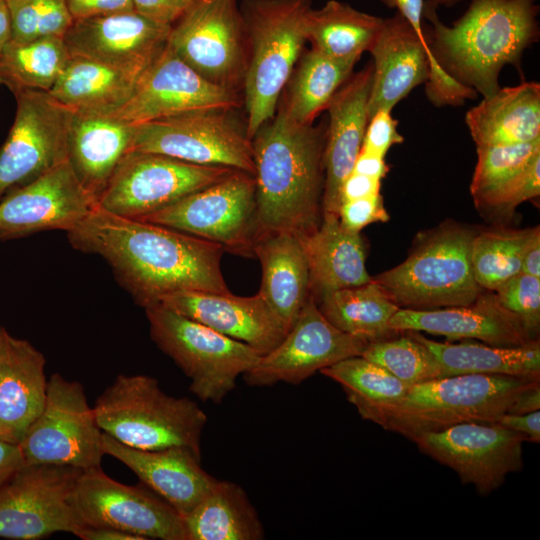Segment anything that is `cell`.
<instances>
[{
    "label": "cell",
    "mask_w": 540,
    "mask_h": 540,
    "mask_svg": "<svg viewBox=\"0 0 540 540\" xmlns=\"http://www.w3.org/2000/svg\"><path fill=\"white\" fill-rule=\"evenodd\" d=\"M66 233L74 249L102 257L143 308L183 291L231 292L219 244L98 206Z\"/></svg>",
    "instance_id": "1"
},
{
    "label": "cell",
    "mask_w": 540,
    "mask_h": 540,
    "mask_svg": "<svg viewBox=\"0 0 540 540\" xmlns=\"http://www.w3.org/2000/svg\"><path fill=\"white\" fill-rule=\"evenodd\" d=\"M324 142L322 126L297 123L282 105L253 136L255 240L278 232L300 238L317 229L322 219Z\"/></svg>",
    "instance_id": "2"
},
{
    "label": "cell",
    "mask_w": 540,
    "mask_h": 540,
    "mask_svg": "<svg viewBox=\"0 0 540 540\" xmlns=\"http://www.w3.org/2000/svg\"><path fill=\"white\" fill-rule=\"evenodd\" d=\"M535 0H471L451 26L437 14L424 28L434 62L460 85L483 98L500 89L499 74L513 65L522 75L524 51L539 39Z\"/></svg>",
    "instance_id": "3"
},
{
    "label": "cell",
    "mask_w": 540,
    "mask_h": 540,
    "mask_svg": "<svg viewBox=\"0 0 540 540\" xmlns=\"http://www.w3.org/2000/svg\"><path fill=\"white\" fill-rule=\"evenodd\" d=\"M540 378L460 374L411 385L396 404L371 421L410 441L429 432L471 421L494 422Z\"/></svg>",
    "instance_id": "4"
},
{
    "label": "cell",
    "mask_w": 540,
    "mask_h": 540,
    "mask_svg": "<svg viewBox=\"0 0 540 540\" xmlns=\"http://www.w3.org/2000/svg\"><path fill=\"white\" fill-rule=\"evenodd\" d=\"M311 4L312 0H243L239 6L249 46L243 89L250 140L277 111L307 42Z\"/></svg>",
    "instance_id": "5"
},
{
    "label": "cell",
    "mask_w": 540,
    "mask_h": 540,
    "mask_svg": "<svg viewBox=\"0 0 540 540\" xmlns=\"http://www.w3.org/2000/svg\"><path fill=\"white\" fill-rule=\"evenodd\" d=\"M103 433L140 450L186 446L201 454L207 423L202 409L187 397L166 394L148 375H118L93 407Z\"/></svg>",
    "instance_id": "6"
},
{
    "label": "cell",
    "mask_w": 540,
    "mask_h": 540,
    "mask_svg": "<svg viewBox=\"0 0 540 540\" xmlns=\"http://www.w3.org/2000/svg\"><path fill=\"white\" fill-rule=\"evenodd\" d=\"M476 231L445 221L422 233L400 264L372 278L399 308L469 305L482 293L471 266Z\"/></svg>",
    "instance_id": "7"
},
{
    "label": "cell",
    "mask_w": 540,
    "mask_h": 540,
    "mask_svg": "<svg viewBox=\"0 0 540 540\" xmlns=\"http://www.w3.org/2000/svg\"><path fill=\"white\" fill-rule=\"evenodd\" d=\"M151 339L190 379L201 401L220 403L261 354L160 304L144 308Z\"/></svg>",
    "instance_id": "8"
},
{
    "label": "cell",
    "mask_w": 540,
    "mask_h": 540,
    "mask_svg": "<svg viewBox=\"0 0 540 540\" xmlns=\"http://www.w3.org/2000/svg\"><path fill=\"white\" fill-rule=\"evenodd\" d=\"M369 52L373 65L369 119L380 109L392 110L423 83L429 101L437 107L459 106L477 96L474 90L457 83L434 62L427 41L397 12L384 19Z\"/></svg>",
    "instance_id": "9"
},
{
    "label": "cell",
    "mask_w": 540,
    "mask_h": 540,
    "mask_svg": "<svg viewBox=\"0 0 540 540\" xmlns=\"http://www.w3.org/2000/svg\"><path fill=\"white\" fill-rule=\"evenodd\" d=\"M167 45L207 81L243 87L249 46L236 0H194L171 26Z\"/></svg>",
    "instance_id": "10"
},
{
    "label": "cell",
    "mask_w": 540,
    "mask_h": 540,
    "mask_svg": "<svg viewBox=\"0 0 540 540\" xmlns=\"http://www.w3.org/2000/svg\"><path fill=\"white\" fill-rule=\"evenodd\" d=\"M254 175L235 170L142 220L219 244L224 251L252 257L255 241Z\"/></svg>",
    "instance_id": "11"
},
{
    "label": "cell",
    "mask_w": 540,
    "mask_h": 540,
    "mask_svg": "<svg viewBox=\"0 0 540 540\" xmlns=\"http://www.w3.org/2000/svg\"><path fill=\"white\" fill-rule=\"evenodd\" d=\"M231 110L195 111L135 125L131 150L254 175L251 140Z\"/></svg>",
    "instance_id": "12"
},
{
    "label": "cell",
    "mask_w": 540,
    "mask_h": 540,
    "mask_svg": "<svg viewBox=\"0 0 540 540\" xmlns=\"http://www.w3.org/2000/svg\"><path fill=\"white\" fill-rule=\"evenodd\" d=\"M93 407L83 385L54 373L44 408L18 444L25 465L57 464L86 470L105 455Z\"/></svg>",
    "instance_id": "13"
},
{
    "label": "cell",
    "mask_w": 540,
    "mask_h": 540,
    "mask_svg": "<svg viewBox=\"0 0 540 540\" xmlns=\"http://www.w3.org/2000/svg\"><path fill=\"white\" fill-rule=\"evenodd\" d=\"M235 170L131 150L117 165L97 206L120 217L141 219L220 181Z\"/></svg>",
    "instance_id": "14"
},
{
    "label": "cell",
    "mask_w": 540,
    "mask_h": 540,
    "mask_svg": "<svg viewBox=\"0 0 540 540\" xmlns=\"http://www.w3.org/2000/svg\"><path fill=\"white\" fill-rule=\"evenodd\" d=\"M70 502L82 527H111L143 540H188L183 518L165 500L112 479L101 466L82 470Z\"/></svg>",
    "instance_id": "15"
},
{
    "label": "cell",
    "mask_w": 540,
    "mask_h": 540,
    "mask_svg": "<svg viewBox=\"0 0 540 540\" xmlns=\"http://www.w3.org/2000/svg\"><path fill=\"white\" fill-rule=\"evenodd\" d=\"M15 119L0 147V200L67 161L73 110L46 91L15 94Z\"/></svg>",
    "instance_id": "16"
},
{
    "label": "cell",
    "mask_w": 540,
    "mask_h": 540,
    "mask_svg": "<svg viewBox=\"0 0 540 540\" xmlns=\"http://www.w3.org/2000/svg\"><path fill=\"white\" fill-rule=\"evenodd\" d=\"M81 469L57 464L24 465L0 487V537L38 540L82 527L70 497Z\"/></svg>",
    "instance_id": "17"
},
{
    "label": "cell",
    "mask_w": 540,
    "mask_h": 540,
    "mask_svg": "<svg viewBox=\"0 0 540 540\" xmlns=\"http://www.w3.org/2000/svg\"><path fill=\"white\" fill-rule=\"evenodd\" d=\"M418 449L453 469L462 483L480 495L497 490L511 473L523 467L526 438L494 422L471 421L421 434Z\"/></svg>",
    "instance_id": "18"
},
{
    "label": "cell",
    "mask_w": 540,
    "mask_h": 540,
    "mask_svg": "<svg viewBox=\"0 0 540 540\" xmlns=\"http://www.w3.org/2000/svg\"><path fill=\"white\" fill-rule=\"evenodd\" d=\"M368 344L333 326L310 295L283 340L242 376L250 386L298 385L323 368L361 355Z\"/></svg>",
    "instance_id": "19"
},
{
    "label": "cell",
    "mask_w": 540,
    "mask_h": 540,
    "mask_svg": "<svg viewBox=\"0 0 540 540\" xmlns=\"http://www.w3.org/2000/svg\"><path fill=\"white\" fill-rule=\"evenodd\" d=\"M239 106L237 91L207 81L167 45L137 78L127 102L110 115L138 125L189 112Z\"/></svg>",
    "instance_id": "20"
},
{
    "label": "cell",
    "mask_w": 540,
    "mask_h": 540,
    "mask_svg": "<svg viewBox=\"0 0 540 540\" xmlns=\"http://www.w3.org/2000/svg\"><path fill=\"white\" fill-rule=\"evenodd\" d=\"M171 26L128 11L75 20L63 36L70 56L137 79L167 47Z\"/></svg>",
    "instance_id": "21"
},
{
    "label": "cell",
    "mask_w": 540,
    "mask_h": 540,
    "mask_svg": "<svg viewBox=\"0 0 540 540\" xmlns=\"http://www.w3.org/2000/svg\"><path fill=\"white\" fill-rule=\"evenodd\" d=\"M96 207L65 161L0 200V240L47 230L68 232Z\"/></svg>",
    "instance_id": "22"
},
{
    "label": "cell",
    "mask_w": 540,
    "mask_h": 540,
    "mask_svg": "<svg viewBox=\"0 0 540 540\" xmlns=\"http://www.w3.org/2000/svg\"><path fill=\"white\" fill-rule=\"evenodd\" d=\"M372 74L370 61L361 71L351 74L326 107L329 122L323 149L322 213L339 214L341 186L353 170L369 122Z\"/></svg>",
    "instance_id": "23"
},
{
    "label": "cell",
    "mask_w": 540,
    "mask_h": 540,
    "mask_svg": "<svg viewBox=\"0 0 540 540\" xmlns=\"http://www.w3.org/2000/svg\"><path fill=\"white\" fill-rule=\"evenodd\" d=\"M158 304L244 342L261 355L274 349L286 335L259 292L245 297L231 292L183 291L163 297Z\"/></svg>",
    "instance_id": "24"
},
{
    "label": "cell",
    "mask_w": 540,
    "mask_h": 540,
    "mask_svg": "<svg viewBox=\"0 0 540 540\" xmlns=\"http://www.w3.org/2000/svg\"><path fill=\"white\" fill-rule=\"evenodd\" d=\"M389 326L396 332L423 331L451 340L477 339L500 347L535 341L521 321L498 302L495 294L483 292L469 305L425 310L399 308Z\"/></svg>",
    "instance_id": "25"
},
{
    "label": "cell",
    "mask_w": 540,
    "mask_h": 540,
    "mask_svg": "<svg viewBox=\"0 0 540 540\" xmlns=\"http://www.w3.org/2000/svg\"><path fill=\"white\" fill-rule=\"evenodd\" d=\"M102 446L105 454L126 465L182 518L195 509L217 480L201 467V454L186 446L140 450L105 433Z\"/></svg>",
    "instance_id": "26"
},
{
    "label": "cell",
    "mask_w": 540,
    "mask_h": 540,
    "mask_svg": "<svg viewBox=\"0 0 540 540\" xmlns=\"http://www.w3.org/2000/svg\"><path fill=\"white\" fill-rule=\"evenodd\" d=\"M135 125L110 114L73 111L67 161L97 202L117 165L132 148Z\"/></svg>",
    "instance_id": "27"
},
{
    "label": "cell",
    "mask_w": 540,
    "mask_h": 540,
    "mask_svg": "<svg viewBox=\"0 0 540 540\" xmlns=\"http://www.w3.org/2000/svg\"><path fill=\"white\" fill-rule=\"evenodd\" d=\"M44 355L29 341L7 337L0 356V439L19 444L47 395Z\"/></svg>",
    "instance_id": "28"
},
{
    "label": "cell",
    "mask_w": 540,
    "mask_h": 540,
    "mask_svg": "<svg viewBox=\"0 0 540 540\" xmlns=\"http://www.w3.org/2000/svg\"><path fill=\"white\" fill-rule=\"evenodd\" d=\"M299 240L308 264L310 295L316 302L326 293L371 281L362 236L346 230L338 215L322 213L317 229Z\"/></svg>",
    "instance_id": "29"
},
{
    "label": "cell",
    "mask_w": 540,
    "mask_h": 540,
    "mask_svg": "<svg viewBox=\"0 0 540 540\" xmlns=\"http://www.w3.org/2000/svg\"><path fill=\"white\" fill-rule=\"evenodd\" d=\"M253 254L262 270L258 292L287 334L310 296L308 264L301 242L288 232L267 234L255 240Z\"/></svg>",
    "instance_id": "30"
},
{
    "label": "cell",
    "mask_w": 540,
    "mask_h": 540,
    "mask_svg": "<svg viewBox=\"0 0 540 540\" xmlns=\"http://www.w3.org/2000/svg\"><path fill=\"white\" fill-rule=\"evenodd\" d=\"M465 122L477 147L511 145L540 139V85L522 82L500 87L470 108Z\"/></svg>",
    "instance_id": "31"
},
{
    "label": "cell",
    "mask_w": 540,
    "mask_h": 540,
    "mask_svg": "<svg viewBox=\"0 0 540 540\" xmlns=\"http://www.w3.org/2000/svg\"><path fill=\"white\" fill-rule=\"evenodd\" d=\"M410 332L433 353L440 367V377L490 374L540 378L539 340L522 346L500 347L470 342L442 343L416 331Z\"/></svg>",
    "instance_id": "32"
},
{
    "label": "cell",
    "mask_w": 540,
    "mask_h": 540,
    "mask_svg": "<svg viewBox=\"0 0 540 540\" xmlns=\"http://www.w3.org/2000/svg\"><path fill=\"white\" fill-rule=\"evenodd\" d=\"M136 80L100 62L70 56L49 94L73 111L112 114L130 98Z\"/></svg>",
    "instance_id": "33"
},
{
    "label": "cell",
    "mask_w": 540,
    "mask_h": 540,
    "mask_svg": "<svg viewBox=\"0 0 540 540\" xmlns=\"http://www.w3.org/2000/svg\"><path fill=\"white\" fill-rule=\"evenodd\" d=\"M188 540H260L264 528L238 484L216 480L195 509L183 518Z\"/></svg>",
    "instance_id": "34"
},
{
    "label": "cell",
    "mask_w": 540,
    "mask_h": 540,
    "mask_svg": "<svg viewBox=\"0 0 540 540\" xmlns=\"http://www.w3.org/2000/svg\"><path fill=\"white\" fill-rule=\"evenodd\" d=\"M384 19L359 11L347 3L327 1L306 16V35L312 48L339 60L358 61L379 36Z\"/></svg>",
    "instance_id": "35"
},
{
    "label": "cell",
    "mask_w": 540,
    "mask_h": 540,
    "mask_svg": "<svg viewBox=\"0 0 540 540\" xmlns=\"http://www.w3.org/2000/svg\"><path fill=\"white\" fill-rule=\"evenodd\" d=\"M317 305L333 326L369 343L399 333L389 326L399 307L372 279L359 286L326 293Z\"/></svg>",
    "instance_id": "36"
},
{
    "label": "cell",
    "mask_w": 540,
    "mask_h": 540,
    "mask_svg": "<svg viewBox=\"0 0 540 540\" xmlns=\"http://www.w3.org/2000/svg\"><path fill=\"white\" fill-rule=\"evenodd\" d=\"M356 62L334 59L313 48L302 53L282 104L290 118L299 124H312L351 76Z\"/></svg>",
    "instance_id": "37"
},
{
    "label": "cell",
    "mask_w": 540,
    "mask_h": 540,
    "mask_svg": "<svg viewBox=\"0 0 540 540\" xmlns=\"http://www.w3.org/2000/svg\"><path fill=\"white\" fill-rule=\"evenodd\" d=\"M69 57L62 37L10 41L0 52V83L14 95L25 90L49 92Z\"/></svg>",
    "instance_id": "38"
},
{
    "label": "cell",
    "mask_w": 540,
    "mask_h": 540,
    "mask_svg": "<svg viewBox=\"0 0 540 540\" xmlns=\"http://www.w3.org/2000/svg\"><path fill=\"white\" fill-rule=\"evenodd\" d=\"M320 373L337 382L360 416L369 421L381 410L399 402L410 387L361 355L345 358Z\"/></svg>",
    "instance_id": "39"
},
{
    "label": "cell",
    "mask_w": 540,
    "mask_h": 540,
    "mask_svg": "<svg viewBox=\"0 0 540 540\" xmlns=\"http://www.w3.org/2000/svg\"><path fill=\"white\" fill-rule=\"evenodd\" d=\"M539 154L540 139L477 147V163L470 185L476 207L498 212L523 170Z\"/></svg>",
    "instance_id": "40"
},
{
    "label": "cell",
    "mask_w": 540,
    "mask_h": 540,
    "mask_svg": "<svg viewBox=\"0 0 540 540\" xmlns=\"http://www.w3.org/2000/svg\"><path fill=\"white\" fill-rule=\"evenodd\" d=\"M528 229H495L477 232L471 244V266L482 289L495 291L521 273Z\"/></svg>",
    "instance_id": "41"
},
{
    "label": "cell",
    "mask_w": 540,
    "mask_h": 540,
    "mask_svg": "<svg viewBox=\"0 0 540 540\" xmlns=\"http://www.w3.org/2000/svg\"><path fill=\"white\" fill-rule=\"evenodd\" d=\"M406 332L404 336L370 342L361 356L409 386L440 377V367L433 353L410 331Z\"/></svg>",
    "instance_id": "42"
},
{
    "label": "cell",
    "mask_w": 540,
    "mask_h": 540,
    "mask_svg": "<svg viewBox=\"0 0 540 540\" xmlns=\"http://www.w3.org/2000/svg\"><path fill=\"white\" fill-rule=\"evenodd\" d=\"M12 26L10 41L62 37L73 18L67 0H6Z\"/></svg>",
    "instance_id": "43"
},
{
    "label": "cell",
    "mask_w": 540,
    "mask_h": 540,
    "mask_svg": "<svg viewBox=\"0 0 540 540\" xmlns=\"http://www.w3.org/2000/svg\"><path fill=\"white\" fill-rule=\"evenodd\" d=\"M494 292L498 302L521 321L531 338L539 340L540 278L519 273Z\"/></svg>",
    "instance_id": "44"
},
{
    "label": "cell",
    "mask_w": 540,
    "mask_h": 540,
    "mask_svg": "<svg viewBox=\"0 0 540 540\" xmlns=\"http://www.w3.org/2000/svg\"><path fill=\"white\" fill-rule=\"evenodd\" d=\"M338 217L346 230L355 233H360L369 224L387 222L390 218L380 193L342 202Z\"/></svg>",
    "instance_id": "45"
},
{
    "label": "cell",
    "mask_w": 540,
    "mask_h": 540,
    "mask_svg": "<svg viewBox=\"0 0 540 540\" xmlns=\"http://www.w3.org/2000/svg\"><path fill=\"white\" fill-rule=\"evenodd\" d=\"M392 110H378L368 122L361 150L385 157L394 144H400L404 137L398 132V121L391 115Z\"/></svg>",
    "instance_id": "46"
},
{
    "label": "cell",
    "mask_w": 540,
    "mask_h": 540,
    "mask_svg": "<svg viewBox=\"0 0 540 540\" xmlns=\"http://www.w3.org/2000/svg\"><path fill=\"white\" fill-rule=\"evenodd\" d=\"M540 194V154L526 166L511 187L498 212L511 213L521 203Z\"/></svg>",
    "instance_id": "47"
},
{
    "label": "cell",
    "mask_w": 540,
    "mask_h": 540,
    "mask_svg": "<svg viewBox=\"0 0 540 540\" xmlns=\"http://www.w3.org/2000/svg\"><path fill=\"white\" fill-rule=\"evenodd\" d=\"M194 0H132L138 14L160 24L172 26Z\"/></svg>",
    "instance_id": "48"
},
{
    "label": "cell",
    "mask_w": 540,
    "mask_h": 540,
    "mask_svg": "<svg viewBox=\"0 0 540 540\" xmlns=\"http://www.w3.org/2000/svg\"><path fill=\"white\" fill-rule=\"evenodd\" d=\"M73 21L133 11L132 0H67Z\"/></svg>",
    "instance_id": "49"
},
{
    "label": "cell",
    "mask_w": 540,
    "mask_h": 540,
    "mask_svg": "<svg viewBox=\"0 0 540 540\" xmlns=\"http://www.w3.org/2000/svg\"><path fill=\"white\" fill-rule=\"evenodd\" d=\"M494 423L523 435L527 441L540 442V411L525 414H504Z\"/></svg>",
    "instance_id": "50"
},
{
    "label": "cell",
    "mask_w": 540,
    "mask_h": 540,
    "mask_svg": "<svg viewBox=\"0 0 540 540\" xmlns=\"http://www.w3.org/2000/svg\"><path fill=\"white\" fill-rule=\"evenodd\" d=\"M381 180L351 172L341 186L342 202L379 193Z\"/></svg>",
    "instance_id": "51"
},
{
    "label": "cell",
    "mask_w": 540,
    "mask_h": 540,
    "mask_svg": "<svg viewBox=\"0 0 540 540\" xmlns=\"http://www.w3.org/2000/svg\"><path fill=\"white\" fill-rule=\"evenodd\" d=\"M385 6L395 8L416 31L418 36L426 40L424 33V3L425 0H380Z\"/></svg>",
    "instance_id": "52"
},
{
    "label": "cell",
    "mask_w": 540,
    "mask_h": 540,
    "mask_svg": "<svg viewBox=\"0 0 540 540\" xmlns=\"http://www.w3.org/2000/svg\"><path fill=\"white\" fill-rule=\"evenodd\" d=\"M24 465L19 445L0 439V487Z\"/></svg>",
    "instance_id": "53"
},
{
    "label": "cell",
    "mask_w": 540,
    "mask_h": 540,
    "mask_svg": "<svg viewBox=\"0 0 540 540\" xmlns=\"http://www.w3.org/2000/svg\"><path fill=\"white\" fill-rule=\"evenodd\" d=\"M385 157L360 150L352 172L382 180L389 171Z\"/></svg>",
    "instance_id": "54"
},
{
    "label": "cell",
    "mask_w": 540,
    "mask_h": 540,
    "mask_svg": "<svg viewBox=\"0 0 540 540\" xmlns=\"http://www.w3.org/2000/svg\"><path fill=\"white\" fill-rule=\"evenodd\" d=\"M521 273L540 278V230L531 228L522 255Z\"/></svg>",
    "instance_id": "55"
},
{
    "label": "cell",
    "mask_w": 540,
    "mask_h": 540,
    "mask_svg": "<svg viewBox=\"0 0 540 540\" xmlns=\"http://www.w3.org/2000/svg\"><path fill=\"white\" fill-rule=\"evenodd\" d=\"M75 536L83 540H143L141 537L111 527H81Z\"/></svg>",
    "instance_id": "56"
},
{
    "label": "cell",
    "mask_w": 540,
    "mask_h": 540,
    "mask_svg": "<svg viewBox=\"0 0 540 540\" xmlns=\"http://www.w3.org/2000/svg\"><path fill=\"white\" fill-rule=\"evenodd\" d=\"M540 409V382L526 389L514 402L510 413L525 414Z\"/></svg>",
    "instance_id": "57"
},
{
    "label": "cell",
    "mask_w": 540,
    "mask_h": 540,
    "mask_svg": "<svg viewBox=\"0 0 540 540\" xmlns=\"http://www.w3.org/2000/svg\"><path fill=\"white\" fill-rule=\"evenodd\" d=\"M12 37L11 17L6 0H0V52Z\"/></svg>",
    "instance_id": "58"
},
{
    "label": "cell",
    "mask_w": 540,
    "mask_h": 540,
    "mask_svg": "<svg viewBox=\"0 0 540 540\" xmlns=\"http://www.w3.org/2000/svg\"><path fill=\"white\" fill-rule=\"evenodd\" d=\"M461 0H426L424 3V18L437 14L436 11L438 7H451L457 4Z\"/></svg>",
    "instance_id": "59"
},
{
    "label": "cell",
    "mask_w": 540,
    "mask_h": 540,
    "mask_svg": "<svg viewBox=\"0 0 540 540\" xmlns=\"http://www.w3.org/2000/svg\"><path fill=\"white\" fill-rule=\"evenodd\" d=\"M8 335H9V332L5 329V327L0 322V356L5 348Z\"/></svg>",
    "instance_id": "60"
}]
</instances>
